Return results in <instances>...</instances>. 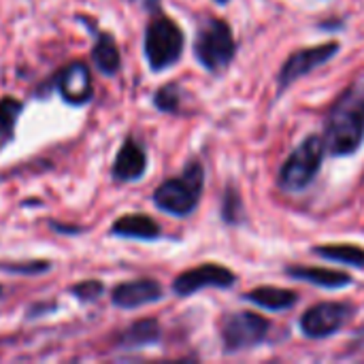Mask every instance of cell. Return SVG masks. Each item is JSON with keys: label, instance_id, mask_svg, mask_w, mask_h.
<instances>
[{"label": "cell", "instance_id": "1", "mask_svg": "<svg viewBox=\"0 0 364 364\" xmlns=\"http://www.w3.org/2000/svg\"><path fill=\"white\" fill-rule=\"evenodd\" d=\"M364 141V83L348 87L331 107L324 145L333 156H350Z\"/></svg>", "mask_w": 364, "mask_h": 364}, {"label": "cell", "instance_id": "2", "mask_svg": "<svg viewBox=\"0 0 364 364\" xmlns=\"http://www.w3.org/2000/svg\"><path fill=\"white\" fill-rule=\"evenodd\" d=\"M205 186V168L198 160H192L179 177L166 179L154 192V205L171 215H190L200 200Z\"/></svg>", "mask_w": 364, "mask_h": 364}, {"label": "cell", "instance_id": "3", "mask_svg": "<svg viewBox=\"0 0 364 364\" xmlns=\"http://www.w3.org/2000/svg\"><path fill=\"white\" fill-rule=\"evenodd\" d=\"M324 139L320 136H307L292 154L290 158L284 162L279 175H277V183L282 190L286 192H301L305 190L318 175L322 160H324Z\"/></svg>", "mask_w": 364, "mask_h": 364}, {"label": "cell", "instance_id": "4", "mask_svg": "<svg viewBox=\"0 0 364 364\" xmlns=\"http://www.w3.org/2000/svg\"><path fill=\"white\" fill-rule=\"evenodd\" d=\"M143 47H145V58H147L149 68L160 73L173 66L175 62H179L183 53V32L173 19L164 15L154 17L147 23Z\"/></svg>", "mask_w": 364, "mask_h": 364}, {"label": "cell", "instance_id": "5", "mask_svg": "<svg viewBox=\"0 0 364 364\" xmlns=\"http://www.w3.org/2000/svg\"><path fill=\"white\" fill-rule=\"evenodd\" d=\"M235 36L230 26L224 19H209L196 36L194 53L196 60L209 73H222L230 66L235 58Z\"/></svg>", "mask_w": 364, "mask_h": 364}, {"label": "cell", "instance_id": "6", "mask_svg": "<svg viewBox=\"0 0 364 364\" xmlns=\"http://www.w3.org/2000/svg\"><path fill=\"white\" fill-rule=\"evenodd\" d=\"M271 333V322L252 311H237L224 318L222 324V341L228 354H237L243 350H252L260 346Z\"/></svg>", "mask_w": 364, "mask_h": 364}, {"label": "cell", "instance_id": "7", "mask_svg": "<svg viewBox=\"0 0 364 364\" xmlns=\"http://www.w3.org/2000/svg\"><path fill=\"white\" fill-rule=\"evenodd\" d=\"M350 316L352 307L346 303H320L303 314L301 331L311 339H324L339 333Z\"/></svg>", "mask_w": 364, "mask_h": 364}, {"label": "cell", "instance_id": "8", "mask_svg": "<svg viewBox=\"0 0 364 364\" xmlns=\"http://www.w3.org/2000/svg\"><path fill=\"white\" fill-rule=\"evenodd\" d=\"M53 87L60 92L62 100L73 107H83L94 98V85L90 66L81 60H73L53 77Z\"/></svg>", "mask_w": 364, "mask_h": 364}, {"label": "cell", "instance_id": "9", "mask_svg": "<svg viewBox=\"0 0 364 364\" xmlns=\"http://www.w3.org/2000/svg\"><path fill=\"white\" fill-rule=\"evenodd\" d=\"M339 51L337 43H324V45H316V47H307V49H299L294 51L286 64L282 66L277 81H279V90H286L290 83H294L296 79L305 77L307 73L316 70L318 66L326 64L335 53Z\"/></svg>", "mask_w": 364, "mask_h": 364}, {"label": "cell", "instance_id": "10", "mask_svg": "<svg viewBox=\"0 0 364 364\" xmlns=\"http://www.w3.org/2000/svg\"><path fill=\"white\" fill-rule=\"evenodd\" d=\"M235 282H237V275L230 269L220 267V264H203V267L181 273L173 282V292L186 299L203 288H230L235 286Z\"/></svg>", "mask_w": 364, "mask_h": 364}, {"label": "cell", "instance_id": "11", "mask_svg": "<svg viewBox=\"0 0 364 364\" xmlns=\"http://www.w3.org/2000/svg\"><path fill=\"white\" fill-rule=\"evenodd\" d=\"M164 296L162 286L156 279H134V282H124L113 288L111 301L119 309H139L151 303H158Z\"/></svg>", "mask_w": 364, "mask_h": 364}, {"label": "cell", "instance_id": "12", "mask_svg": "<svg viewBox=\"0 0 364 364\" xmlns=\"http://www.w3.org/2000/svg\"><path fill=\"white\" fill-rule=\"evenodd\" d=\"M147 171V154L145 149L134 141L126 139L122 149L115 156V162L111 166V175L115 181H136Z\"/></svg>", "mask_w": 364, "mask_h": 364}, {"label": "cell", "instance_id": "13", "mask_svg": "<svg viewBox=\"0 0 364 364\" xmlns=\"http://www.w3.org/2000/svg\"><path fill=\"white\" fill-rule=\"evenodd\" d=\"M111 235L122 239H136V241H156L160 237V226L156 220L143 213H130L113 222Z\"/></svg>", "mask_w": 364, "mask_h": 364}, {"label": "cell", "instance_id": "14", "mask_svg": "<svg viewBox=\"0 0 364 364\" xmlns=\"http://www.w3.org/2000/svg\"><path fill=\"white\" fill-rule=\"evenodd\" d=\"M162 337V328L158 324V320L154 318H145L139 320L134 324H130L119 337H117V346L124 350H141L147 346H156Z\"/></svg>", "mask_w": 364, "mask_h": 364}, {"label": "cell", "instance_id": "15", "mask_svg": "<svg viewBox=\"0 0 364 364\" xmlns=\"http://www.w3.org/2000/svg\"><path fill=\"white\" fill-rule=\"evenodd\" d=\"M288 275L294 277V279L320 286V288H331V290L346 288V286L352 284V277L348 273L331 271V269H320V267H290Z\"/></svg>", "mask_w": 364, "mask_h": 364}, {"label": "cell", "instance_id": "16", "mask_svg": "<svg viewBox=\"0 0 364 364\" xmlns=\"http://www.w3.org/2000/svg\"><path fill=\"white\" fill-rule=\"evenodd\" d=\"M92 60L105 77H113L119 70V66H122L119 49H117L115 38L109 32L96 34V43L92 47Z\"/></svg>", "mask_w": 364, "mask_h": 364}, {"label": "cell", "instance_id": "17", "mask_svg": "<svg viewBox=\"0 0 364 364\" xmlns=\"http://www.w3.org/2000/svg\"><path fill=\"white\" fill-rule=\"evenodd\" d=\"M245 299L262 309H269V311H284V309H290L299 303V296L296 292L292 290H284V288H256L252 292L245 294Z\"/></svg>", "mask_w": 364, "mask_h": 364}, {"label": "cell", "instance_id": "18", "mask_svg": "<svg viewBox=\"0 0 364 364\" xmlns=\"http://www.w3.org/2000/svg\"><path fill=\"white\" fill-rule=\"evenodd\" d=\"M316 254L324 260L364 269V250L358 245H320L316 247Z\"/></svg>", "mask_w": 364, "mask_h": 364}, {"label": "cell", "instance_id": "19", "mask_svg": "<svg viewBox=\"0 0 364 364\" xmlns=\"http://www.w3.org/2000/svg\"><path fill=\"white\" fill-rule=\"evenodd\" d=\"M21 111H23L21 100H17L13 96L0 98V136H11L13 134Z\"/></svg>", "mask_w": 364, "mask_h": 364}, {"label": "cell", "instance_id": "20", "mask_svg": "<svg viewBox=\"0 0 364 364\" xmlns=\"http://www.w3.org/2000/svg\"><path fill=\"white\" fill-rule=\"evenodd\" d=\"M0 271L6 275H41L51 271L47 260H26V262H0Z\"/></svg>", "mask_w": 364, "mask_h": 364}, {"label": "cell", "instance_id": "21", "mask_svg": "<svg viewBox=\"0 0 364 364\" xmlns=\"http://www.w3.org/2000/svg\"><path fill=\"white\" fill-rule=\"evenodd\" d=\"M154 105L164 111V113H177L179 111V105H181V92L177 85L168 83V85H162L156 96H154Z\"/></svg>", "mask_w": 364, "mask_h": 364}, {"label": "cell", "instance_id": "22", "mask_svg": "<svg viewBox=\"0 0 364 364\" xmlns=\"http://www.w3.org/2000/svg\"><path fill=\"white\" fill-rule=\"evenodd\" d=\"M222 215L228 224H239L243 220V203H241V196L237 194L235 188H228L224 194Z\"/></svg>", "mask_w": 364, "mask_h": 364}, {"label": "cell", "instance_id": "23", "mask_svg": "<svg viewBox=\"0 0 364 364\" xmlns=\"http://www.w3.org/2000/svg\"><path fill=\"white\" fill-rule=\"evenodd\" d=\"M102 292H105V286L98 279H85L70 288V294L81 303H94L96 299H100Z\"/></svg>", "mask_w": 364, "mask_h": 364}, {"label": "cell", "instance_id": "24", "mask_svg": "<svg viewBox=\"0 0 364 364\" xmlns=\"http://www.w3.org/2000/svg\"><path fill=\"white\" fill-rule=\"evenodd\" d=\"M215 2H222V4H224V2H228V0H215Z\"/></svg>", "mask_w": 364, "mask_h": 364}, {"label": "cell", "instance_id": "25", "mask_svg": "<svg viewBox=\"0 0 364 364\" xmlns=\"http://www.w3.org/2000/svg\"><path fill=\"white\" fill-rule=\"evenodd\" d=\"M0 299H2V286H0Z\"/></svg>", "mask_w": 364, "mask_h": 364}]
</instances>
